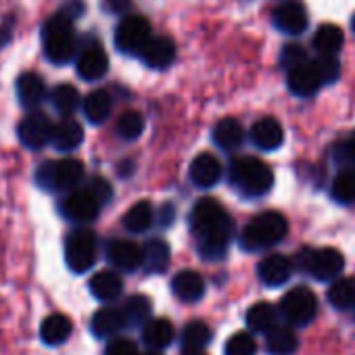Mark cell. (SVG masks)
Here are the masks:
<instances>
[{
    "mask_svg": "<svg viewBox=\"0 0 355 355\" xmlns=\"http://www.w3.org/2000/svg\"><path fill=\"white\" fill-rule=\"evenodd\" d=\"M191 228L199 241V253L207 261H218L226 255L234 236V226L228 211L216 199H201L191 211Z\"/></svg>",
    "mask_w": 355,
    "mask_h": 355,
    "instance_id": "obj_1",
    "label": "cell"
},
{
    "mask_svg": "<svg viewBox=\"0 0 355 355\" xmlns=\"http://www.w3.org/2000/svg\"><path fill=\"white\" fill-rule=\"evenodd\" d=\"M288 232V222L278 211H263L255 216L241 232V247L245 251H263L278 245Z\"/></svg>",
    "mask_w": 355,
    "mask_h": 355,
    "instance_id": "obj_2",
    "label": "cell"
},
{
    "mask_svg": "<svg viewBox=\"0 0 355 355\" xmlns=\"http://www.w3.org/2000/svg\"><path fill=\"white\" fill-rule=\"evenodd\" d=\"M230 184L245 197H263L274 184V173L263 161L255 157H241L230 165Z\"/></svg>",
    "mask_w": 355,
    "mask_h": 355,
    "instance_id": "obj_3",
    "label": "cell"
},
{
    "mask_svg": "<svg viewBox=\"0 0 355 355\" xmlns=\"http://www.w3.org/2000/svg\"><path fill=\"white\" fill-rule=\"evenodd\" d=\"M71 24L73 21H69L67 17L57 13L51 19H46V24L42 26L44 55L55 65L69 63L76 57V53H78V40H76Z\"/></svg>",
    "mask_w": 355,
    "mask_h": 355,
    "instance_id": "obj_4",
    "label": "cell"
},
{
    "mask_svg": "<svg viewBox=\"0 0 355 355\" xmlns=\"http://www.w3.org/2000/svg\"><path fill=\"white\" fill-rule=\"evenodd\" d=\"M84 180V163L80 159L46 161L36 171V182L44 191H71Z\"/></svg>",
    "mask_w": 355,
    "mask_h": 355,
    "instance_id": "obj_5",
    "label": "cell"
},
{
    "mask_svg": "<svg viewBox=\"0 0 355 355\" xmlns=\"http://www.w3.org/2000/svg\"><path fill=\"white\" fill-rule=\"evenodd\" d=\"M297 263L303 272H307L311 278L320 280V282H334L338 280L343 268H345V259L336 249L324 247V249H315V251H299Z\"/></svg>",
    "mask_w": 355,
    "mask_h": 355,
    "instance_id": "obj_6",
    "label": "cell"
},
{
    "mask_svg": "<svg viewBox=\"0 0 355 355\" xmlns=\"http://www.w3.org/2000/svg\"><path fill=\"white\" fill-rule=\"evenodd\" d=\"M96 253L98 245L92 230H73L65 241V263L76 274L88 272L96 261Z\"/></svg>",
    "mask_w": 355,
    "mask_h": 355,
    "instance_id": "obj_7",
    "label": "cell"
},
{
    "mask_svg": "<svg viewBox=\"0 0 355 355\" xmlns=\"http://www.w3.org/2000/svg\"><path fill=\"white\" fill-rule=\"evenodd\" d=\"M280 311L288 324L307 326L318 313V299L307 286H295L282 297Z\"/></svg>",
    "mask_w": 355,
    "mask_h": 355,
    "instance_id": "obj_8",
    "label": "cell"
},
{
    "mask_svg": "<svg viewBox=\"0 0 355 355\" xmlns=\"http://www.w3.org/2000/svg\"><path fill=\"white\" fill-rule=\"evenodd\" d=\"M150 38V24L140 15H128L115 30V46L125 55H140Z\"/></svg>",
    "mask_w": 355,
    "mask_h": 355,
    "instance_id": "obj_9",
    "label": "cell"
},
{
    "mask_svg": "<svg viewBox=\"0 0 355 355\" xmlns=\"http://www.w3.org/2000/svg\"><path fill=\"white\" fill-rule=\"evenodd\" d=\"M53 128H55V123L44 113H30L19 121L17 136L24 146L38 150L53 140Z\"/></svg>",
    "mask_w": 355,
    "mask_h": 355,
    "instance_id": "obj_10",
    "label": "cell"
},
{
    "mask_svg": "<svg viewBox=\"0 0 355 355\" xmlns=\"http://www.w3.org/2000/svg\"><path fill=\"white\" fill-rule=\"evenodd\" d=\"M98 211H101L98 201L86 189L73 191L61 201V214L71 222H90L98 216Z\"/></svg>",
    "mask_w": 355,
    "mask_h": 355,
    "instance_id": "obj_11",
    "label": "cell"
},
{
    "mask_svg": "<svg viewBox=\"0 0 355 355\" xmlns=\"http://www.w3.org/2000/svg\"><path fill=\"white\" fill-rule=\"evenodd\" d=\"M107 261L119 272H134L142 266V247L132 241H111L107 245Z\"/></svg>",
    "mask_w": 355,
    "mask_h": 355,
    "instance_id": "obj_12",
    "label": "cell"
},
{
    "mask_svg": "<svg viewBox=\"0 0 355 355\" xmlns=\"http://www.w3.org/2000/svg\"><path fill=\"white\" fill-rule=\"evenodd\" d=\"M293 270H295V263H293L288 257L276 255V253H274V255H268V257H263V259L259 261V266H257V276H259V280H261L266 286L276 288V286H282V284H286V282L291 280Z\"/></svg>",
    "mask_w": 355,
    "mask_h": 355,
    "instance_id": "obj_13",
    "label": "cell"
},
{
    "mask_svg": "<svg viewBox=\"0 0 355 355\" xmlns=\"http://www.w3.org/2000/svg\"><path fill=\"white\" fill-rule=\"evenodd\" d=\"M191 180L199 189H211L220 182L222 178V163L216 155L211 153H201L193 159L191 163Z\"/></svg>",
    "mask_w": 355,
    "mask_h": 355,
    "instance_id": "obj_14",
    "label": "cell"
},
{
    "mask_svg": "<svg viewBox=\"0 0 355 355\" xmlns=\"http://www.w3.org/2000/svg\"><path fill=\"white\" fill-rule=\"evenodd\" d=\"M274 26L284 32V34H291V36H299L307 30V11L301 3H295V0H291V3H284L280 5L276 11H274Z\"/></svg>",
    "mask_w": 355,
    "mask_h": 355,
    "instance_id": "obj_15",
    "label": "cell"
},
{
    "mask_svg": "<svg viewBox=\"0 0 355 355\" xmlns=\"http://www.w3.org/2000/svg\"><path fill=\"white\" fill-rule=\"evenodd\" d=\"M76 69H78V76L86 82L101 80L109 69V57L98 44H90L78 55Z\"/></svg>",
    "mask_w": 355,
    "mask_h": 355,
    "instance_id": "obj_16",
    "label": "cell"
},
{
    "mask_svg": "<svg viewBox=\"0 0 355 355\" xmlns=\"http://www.w3.org/2000/svg\"><path fill=\"white\" fill-rule=\"evenodd\" d=\"M171 291L182 303H197L205 295V280L195 270H182L171 278Z\"/></svg>",
    "mask_w": 355,
    "mask_h": 355,
    "instance_id": "obj_17",
    "label": "cell"
},
{
    "mask_svg": "<svg viewBox=\"0 0 355 355\" xmlns=\"http://www.w3.org/2000/svg\"><path fill=\"white\" fill-rule=\"evenodd\" d=\"M138 57L144 61V65H148L153 69H165L175 59V44L167 36H155L148 40V44L142 49V53Z\"/></svg>",
    "mask_w": 355,
    "mask_h": 355,
    "instance_id": "obj_18",
    "label": "cell"
},
{
    "mask_svg": "<svg viewBox=\"0 0 355 355\" xmlns=\"http://www.w3.org/2000/svg\"><path fill=\"white\" fill-rule=\"evenodd\" d=\"M286 80H288L291 92L297 94V96H311V94L318 92L320 86H324L322 80H320V73H318V69L313 65V61H307V63L291 69Z\"/></svg>",
    "mask_w": 355,
    "mask_h": 355,
    "instance_id": "obj_19",
    "label": "cell"
},
{
    "mask_svg": "<svg viewBox=\"0 0 355 355\" xmlns=\"http://www.w3.org/2000/svg\"><path fill=\"white\" fill-rule=\"evenodd\" d=\"M251 140L261 150H276L284 142V130H282V125L276 119L263 117V119H259V121L253 123V128H251Z\"/></svg>",
    "mask_w": 355,
    "mask_h": 355,
    "instance_id": "obj_20",
    "label": "cell"
},
{
    "mask_svg": "<svg viewBox=\"0 0 355 355\" xmlns=\"http://www.w3.org/2000/svg\"><path fill=\"white\" fill-rule=\"evenodd\" d=\"M125 326H128V324H125L123 311L117 309V307H103V309H98V311L92 315V322H90V330H92V334L98 336V338L115 336V334H119Z\"/></svg>",
    "mask_w": 355,
    "mask_h": 355,
    "instance_id": "obj_21",
    "label": "cell"
},
{
    "mask_svg": "<svg viewBox=\"0 0 355 355\" xmlns=\"http://www.w3.org/2000/svg\"><path fill=\"white\" fill-rule=\"evenodd\" d=\"M44 96H46V86H44V80L38 73L28 71V73L19 76V80H17V98L26 109H36L44 101Z\"/></svg>",
    "mask_w": 355,
    "mask_h": 355,
    "instance_id": "obj_22",
    "label": "cell"
},
{
    "mask_svg": "<svg viewBox=\"0 0 355 355\" xmlns=\"http://www.w3.org/2000/svg\"><path fill=\"white\" fill-rule=\"evenodd\" d=\"M82 140H84V130H82V125L76 119L67 117V119H61L59 123H55L51 144L57 150L69 153V150L78 148L82 144Z\"/></svg>",
    "mask_w": 355,
    "mask_h": 355,
    "instance_id": "obj_23",
    "label": "cell"
},
{
    "mask_svg": "<svg viewBox=\"0 0 355 355\" xmlns=\"http://www.w3.org/2000/svg\"><path fill=\"white\" fill-rule=\"evenodd\" d=\"M90 293L103 303H113L121 297L123 282H121L119 274L105 270V272H98L90 278Z\"/></svg>",
    "mask_w": 355,
    "mask_h": 355,
    "instance_id": "obj_24",
    "label": "cell"
},
{
    "mask_svg": "<svg viewBox=\"0 0 355 355\" xmlns=\"http://www.w3.org/2000/svg\"><path fill=\"white\" fill-rule=\"evenodd\" d=\"M175 330L169 320L159 318V320H148L142 328V340L150 351H161L173 343Z\"/></svg>",
    "mask_w": 355,
    "mask_h": 355,
    "instance_id": "obj_25",
    "label": "cell"
},
{
    "mask_svg": "<svg viewBox=\"0 0 355 355\" xmlns=\"http://www.w3.org/2000/svg\"><path fill=\"white\" fill-rule=\"evenodd\" d=\"M247 326L251 332L257 334H270L274 328H278V309L266 301L255 303L249 311H247Z\"/></svg>",
    "mask_w": 355,
    "mask_h": 355,
    "instance_id": "obj_26",
    "label": "cell"
},
{
    "mask_svg": "<svg viewBox=\"0 0 355 355\" xmlns=\"http://www.w3.org/2000/svg\"><path fill=\"white\" fill-rule=\"evenodd\" d=\"M171 259L169 245L161 239H153L142 247V268L153 274H161L167 270Z\"/></svg>",
    "mask_w": 355,
    "mask_h": 355,
    "instance_id": "obj_27",
    "label": "cell"
},
{
    "mask_svg": "<svg viewBox=\"0 0 355 355\" xmlns=\"http://www.w3.org/2000/svg\"><path fill=\"white\" fill-rule=\"evenodd\" d=\"M69 334H71V320L63 313L49 315L40 326V338H42V343H46L51 347L63 345L69 338Z\"/></svg>",
    "mask_w": 355,
    "mask_h": 355,
    "instance_id": "obj_28",
    "label": "cell"
},
{
    "mask_svg": "<svg viewBox=\"0 0 355 355\" xmlns=\"http://www.w3.org/2000/svg\"><path fill=\"white\" fill-rule=\"evenodd\" d=\"M243 138H245L243 125L234 117H226L214 128V140L224 150H236L243 144Z\"/></svg>",
    "mask_w": 355,
    "mask_h": 355,
    "instance_id": "obj_29",
    "label": "cell"
},
{
    "mask_svg": "<svg viewBox=\"0 0 355 355\" xmlns=\"http://www.w3.org/2000/svg\"><path fill=\"white\" fill-rule=\"evenodd\" d=\"M266 349L270 355H295L299 349V338L293 328L278 326L270 334H266Z\"/></svg>",
    "mask_w": 355,
    "mask_h": 355,
    "instance_id": "obj_30",
    "label": "cell"
},
{
    "mask_svg": "<svg viewBox=\"0 0 355 355\" xmlns=\"http://www.w3.org/2000/svg\"><path fill=\"white\" fill-rule=\"evenodd\" d=\"M345 44V34L338 26L326 24L313 34V46L322 57H334Z\"/></svg>",
    "mask_w": 355,
    "mask_h": 355,
    "instance_id": "obj_31",
    "label": "cell"
},
{
    "mask_svg": "<svg viewBox=\"0 0 355 355\" xmlns=\"http://www.w3.org/2000/svg\"><path fill=\"white\" fill-rule=\"evenodd\" d=\"M111 107L113 101L107 90H92L82 103L84 115L90 123H103L111 115Z\"/></svg>",
    "mask_w": 355,
    "mask_h": 355,
    "instance_id": "obj_32",
    "label": "cell"
},
{
    "mask_svg": "<svg viewBox=\"0 0 355 355\" xmlns=\"http://www.w3.org/2000/svg\"><path fill=\"white\" fill-rule=\"evenodd\" d=\"M153 222H155V211L148 201H138L123 216V228L132 234L146 232L153 226Z\"/></svg>",
    "mask_w": 355,
    "mask_h": 355,
    "instance_id": "obj_33",
    "label": "cell"
},
{
    "mask_svg": "<svg viewBox=\"0 0 355 355\" xmlns=\"http://www.w3.org/2000/svg\"><path fill=\"white\" fill-rule=\"evenodd\" d=\"M211 328L201 322V320H195L191 324L184 326L182 330V349L184 351H203L209 340H211Z\"/></svg>",
    "mask_w": 355,
    "mask_h": 355,
    "instance_id": "obj_34",
    "label": "cell"
},
{
    "mask_svg": "<svg viewBox=\"0 0 355 355\" xmlns=\"http://www.w3.org/2000/svg\"><path fill=\"white\" fill-rule=\"evenodd\" d=\"M123 318H125V324L128 326H140V324H146L150 320V311H153V305H150V299L144 297V295H132L123 307Z\"/></svg>",
    "mask_w": 355,
    "mask_h": 355,
    "instance_id": "obj_35",
    "label": "cell"
},
{
    "mask_svg": "<svg viewBox=\"0 0 355 355\" xmlns=\"http://www.w3.org/2000/svg\"><path fill=\"white\" fill-rule=\"evenodd\" d=\"M328 301L336 309L355 307V278H338L328 288Z\"/></svg>",
    "mask_w": 355,
    "mask_h": 355,
    "instance_id": "obj_36",
    "label": "cell"
},
{
    "mask_svg": "<svg viewBox=\"0 0 355 355\" xmlns=\"http://www.w3.org/2000/svg\"><path fill=\"white\" fill-rule=\"evenodd\" d=\"M51 103L53 107L61 113V115H71L78 107H80V92L76 86L71 84H59L53 94H51Z\"/></svg>",
    "mask_w": 355,
    "mask_h": 355,
    "instance_id": "obj_37",
    "label": "cell"
},
{
    "mask_svg": "<svg viewBox=\"0 0 355 355\" xmlns=\"http://www.w3.org/2000/svg\"><path fill=\"white\" fill-rule=\"evenodd\" d=\"M332 199L343 203V205L355 203V169H345L334 178Z\"/></svg>",
    "mask_w": 355,
    "mask_h": 355,
    "instance_id": "obj_38",
    "label": "cell"
},
{
    "mask_svg": "<svg viewBox=\"0 0 355 355\" xmlns=\"http://www.w3.org/2000/svg\"><path fill=\"white\" fill-rule=\"evenodd\" d=\"M144 132V117L138 111H125L117 119V134L123 140H136Z\"/></svg>",
    "mask_w": 355,
    "mask_h": 355,
    "instance_id": "obj_39",
    "label": "cell"
},
{
    "mask_svg": "<svg viewBox=\"0 0 355 355\" xmlns=\"http://www.w3.org/2000/svg\"><path fill=\"white\" fill-rule=\"evenodd\" d=\"M257 343L249 332H236L226 343V355H255Z\"/></svg>",
    "mask_w": 355,
    "mask_h": 355,
    "instance_id": "obj_40",
    "label": "cell"
},
{
    "mask_svg": "<svg viewBox=\"0 0 355 355\" xmlns=\"http://www.w3.org/2000/svg\"><path fill=\"white\" fill-rule=\"evenodd\" d=\"M313 65H315V69H318V73H320L322 84H332V82H336L338 76H340V65H338L336 57H322V55H320V57L313 61Z\"/></svg>",
    "mask_w": 355,
    "mask_h": 355,
    "instance_id": "obj_41",
    "label": "cell"
},
{
    "mask_svg": "<svg viewBox=\"0 0 355 355\" xmlns=\"http://www.w3.org/2000/svg\"><path fill=\"white\" fill-rule=\"evenodd\" d=\"M86 191L98 201V205L103 207V205H107L111 199H113V189H111V184L105 180L103 175H94V178H90V182H88V187H86Z\"/></svg>",
    "mask_w": 355,
    "mask_h": 355,
    "instance_id": "obj_42",
    "label": "cell"
},
{
    "mask_svg": "<svg viewBox=\"0 0 355 355\" xmlns=\"http://www.w3.org/2000/svg\"><path fill=\"white\" fill-rule=\"evenodd\" d=\"M303 63H307V53L299 44H288L282 51V55H280V65L284 69H288V71L295 69V67H299V65H303Z\"/></svg>",
    "mask_w": 355,
    "mask_h": 355,
    "instance_id": "obj_43",
    "label": "cell"
},
{
    "mask_svg": "<svg viewBox=\"0 0 355 355\" xmlns=\"http://www.w3.org/2000/svg\"><path fill=\"white\" fill-rule=\"evenodd\" d=\"M105 355H140V353H138V347H136L134 340H130V338H113L107 345Z\"/></svg>",
    "mask_w": 355,
    "mask_h": 355,
    "instance_id": "obj_44",
    "label": "cell"
},
{
    "mask_svg": "<svg viewBox=\"0 0 355 355\" xmlns=\"http://www.w3.org/2000/svg\"><path fill=\"white\" fill-rule=\"evenodd\" d=\"M84 9H86V5L82 3V0H67V3L59 9V13L63 17H67L69 21H73V19L84 15Z\"/></svg>",
    "mask_w": 355,
    "mask_h": 355,
    "instance_id": "obj_45",
    "label": "cell"
},
{
    "mask_svg": "<svg viewBox=\"0 0 355 355\" xmlns=\"http://www.w3.org/2000/svg\"><path fill=\"white\" fill-rule=\"evenodd\" d=\"M103 7L109 11V13H115V15H123L132 9V0H105Z\"/></svg>",
    "mask_w": 355,
    "mask_h": 355,
    "instance_id": "obj_46",
    "label": "cell"
},
{
    "mask_svg": "<svg viewBox=\"0 0 355 355\" xmlns=\"http://www.w3.org/2000/svg\"><path fill=\"white\" fill-rule=\"evenodd\" d=\"M338 159H340V161H345V163L355 165V134L351 136V140H349V142L340 144V148H338Z\"/></svg>",
    "mask_w": 355,
    "mask_h": 355,
    "instance_id": "obj_47",
    "label": "cell"
},
{
    "mask_svg": "<svg viewBox=\"0 0 355 355\" xmlns=\"http://www.w3.org/2000/svg\"><path fill=\"white\" fill-rule=\"evenodd\" d=\"M161 218H159V224L161 226H169L171 222H173V216H175V211H173V205H169V203H165L163 207H161Z\"/></svg>",
    "mask_w": 355,
    "mask_h": 355,
    "instance_id": "obj_48",
    "label": "cell"
},
{
    "mask_svg": "<svg viewBox=\"0 0 355 355\" xmlns=\"http://www.w3.org/2000/svg\"><path fill=\"white\" fill-rule=\"evenodd\" d=\"M130 167H132V161H123V163L119 165V173H121V175H130V171H132Z\"/></svg>",
    "mask_w": 355,
    "mask_h": 355,
    "instance_id": "obj_49",
    "label": "cell"
},
{
    "mask_svg": "<svg viewBox=\"0 0 355 355\" xmlns=\"http://www.w3.org/2000/svg\"><path fill=\"white\" fill-rule=\"evenodd\" d=\"M5 42H7V34H5L3 30H0V49L5 46Z\"/></svg>",
    "mask_w": 355,
    "mask_h": 355,
    "instance_id": "obj_50",
    "label": "cell"
},
{
    "mask_svg": "<svg viewBox=\"0 0 355 355\" xmlns=\"http://www.w3.org/2000/svg\"><path fill=\"white\" fill-rule=\"evenodd\" d=\"M182 355H207L205 351H184Z\"/></svg>",
    "mask_w": 355,
    "mask_h": 355,
    "instance_id": "obj_51",
    "label": "cell"
},
{
    "mask_svg": "<svg viewBox=\"0 0 355 355\" xmlns=\"http://www.w3.org/2000/svg\"><path fill=\"white\" fill-rule=\"evenodd\" d=\"M351 28H353V32H355V15H353V19H351Z\"/></svg>",
    "mask_w": 355,
    "mask_h": 355,
    "instance_id": "obj_52",
    "label": "cell"
},
{
    "mask_svg": "<svg viewBox=\"0 0 355 355\" xmlns=\"http://www.w3.org/2000/svg\"><path fill=\"white\" fill-rule=\"evenodd\" d=\"M146 355H161V353H155V351H150V353H146Z\"/></svg>",
    "mask_w": 355,
    "mask_h": 355,
    "instance_id": "obj_53",
    "label": "cell"
}]
</instances>
